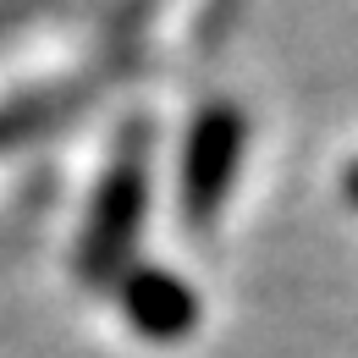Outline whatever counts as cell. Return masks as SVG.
<instances>
[{
	"instance_id": "cell-1",
	"label": "cell",
	"mask_w": 358,
	"mask_h": 358,
	"mask_svg": "<svg viewBox=\"0 0 358 358\" xmlns=\"http://www.w3.org/2000/svg\"><path fill=\"white\" fill-rule=\"evenodd\" d=\"M143 215H149V127L133 122L105 177L89 199L83 215V237H78V281L89 287H116L133 270V248L143 237Z\"/></svg>"
},
{
	"instance_id": "cell-2",
	"label": "cell",
	"mask_w": 358,
	"mask_h": 358,
	"mask_svg": "<svg viewBox=\"0 0 358 358\" xmlns=\"http://www.w3.org/2000/svg\"><path fill=\"white\" fill-rule=\"evenodd\" d=\"M243 155H248V116L231 99L204 105L187 122L182 160H177V210L187 226H215V215L237 193Z\"/></svg>"
},
{
	"instance_id": "cell-3",
	"label": "cell",
	"mask_w": 358,
	"mask_h": 358,
	"mask_svg": "<svg viewBox=\"0 0 358 358\" xmlns=\"http://www.w3.org/2000/svg\"><path fill=\"white\" fill-rule=\"evenodd\" d=\"M122 314L143 342H182L199 331V292L166 265H133L122 281Z\"/></svg>"
},
{
	"instance_id": "cell-4",
	"label": "cell",
	"mask_w": 358,
	"mask_h": 358,
	"mask_svg": "<svg viewBox=\"0 0 358 358\" xmlns=\"http://www.w3.org/2000/svg\"><path fill=\"white\" fill-rule=\"evenodd\" d=\"M78 99H83L78 89H55V94H28V99L0 105V149H17L28 138L50 133L55 122H66L78 110Z\"/></svg>"
},
{
	"instance_id": "cell-5",
	"label": "cell",
	"mask_w": 358,
	"mask_h": 358,
	"mask_svg": "<svg viewBox=\"0 0 358 358\" xmlns=\"http://www.w3.org/2000/svg\"><path fill=\"white\" fill-rule=\"evenodd\" d=\"M342 199H348V204L358 210V160L348 166V171H342Z\"/></svg>"
}]
</instances>
